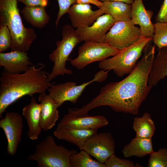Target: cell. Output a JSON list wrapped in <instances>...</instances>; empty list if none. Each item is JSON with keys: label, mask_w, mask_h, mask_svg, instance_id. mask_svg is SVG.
Listing matches in <instances>:
<instances>
[{"label": "cell", "mask_w": 167, "mask_h": 167, "mask_svg": "<svg viewBox=\"0 0 167 167\" xmlns=\"http://www.w3.org/2000/svg\"><path fill=\"white\" fill-rule=\"evenodd\" d=\"M148 167H167V148H160L150 154Z\"/></svg>", "instance_id": "4316f807"}, {"label": "cell", "mask_w": 167, "mask_h": 167, "mask_svg": "<svg viewBox=\"0 0 167 167\" xmlns=\"http://www.w3.org/2000/svg\"><path fill=\"white\" fill-rule=\"evenodd\" d=\"M59 10L55 21L56 26H58L59 21L62 17L67 13L70 7L73 4L77 3V0H58Z\"/></svg>", "instance_id": "f546056e"}, {"label": "cell", "mask_w": 167, "mask_h": 167, "mask_svg": "<svg viewBox=\"0 0 167 167\" xmlns=\"http://www.w3.org/2000/svg\"><path fill=\"white\" fill-rule=\"evenodd\" d=\"M45 67L39 63L18 74L3 70L0 78V116L8 106L23 96L46 93L52 85L49 79V74L44 70Z\"/></svg>", "instance_id": "7a4b0ae2"}, {"label": "cell", "mask_w": 167, "mask_h": 167, "mask_svg": "<svg viewBox=\"0 0 167 167\" xmlns=\"http://www.w3.org/2000/svg\"><path fill=\"white\" fill-rule=\"evenodd\" d=\"M33 64L27 52L12 51L0 53V66L3 70L10 73L18 74L25 72Z\"/></svg>", "instance_id": "2e32d148"}, {"label": "cell", "mask_w": 167, "mask_h": 167, "mask_svg": "<svg viewBox=\"0 0 167 167\" xmlns=\"http://www.w3.org/2000/svg\"><path fill=\"white\" fill-rule=\"evenodd\" d=\"M109 72L101 70L95 74L92 79L78 85L75 82L72 81L52 85L47 90L48 95L59 107L66 101L75 104L88 85L94 82H104L108 77Z\"/></svg>", "instance_id": "52a82bcc"}, {"label": "cell", "mask_w": 167, "mask_h": 167, "mask_svg": "<svg viewBox=\"0 0 167 167\" xmlns=\"http://www.w3.org/2000/svg\"><path fill=\"white\" fill-rule=\"evenodd\" d=\"M77 152L75 149L57 145L50 135L36 145L35 152L28 159L36 161L38 167H71L70 157Z\"/></svg>", "instance_id": "277c9868"}, {"label": "cell", "mask_w": 167, "mask_h": 167, "mask_svg": "<svg viewBox=\"0 0 167 167\" xmlns=\"http://www.w3.org/2000/svg\"><path fill=\"white\" fill-rule=\"evenodd\" d=\"M115 141L109 132L96 133L86 142L83 148L91 156L102 163L114 154Z\"/></svg>", "instance_id": "30bf717a"}, {"label": "cell", "mask_w": 167, "mask_h": 167, "mask_svg": "<svg viewBox=\"0 0 167 167\" xmlns=\"http://www.w3.org/2000/svg\"><path fill=\"white\" fill-rule=\"evenodd\" d=\"M104 164L106 167H136L140 166L139 164H135L132 161L119 158L114 154L110 156Z\"/></svg>", "instance_id": "83f0119b"}, {"label": "cell", "mask_w": 167, "mask_h": 167, "mask_svg": "<svg viewBox=\"0 0 167 167\" xmlns=\"http://www.w3.org/2000/svg\"><path fill=\"white\" fill-rule=\"evenodd\" d=\"M132 127L135 133V137L142 138H152L156 130L151 115L147 112L141 117L134 118Z\"/></svg>", "instance_id": "cb8c5ba5"}, {"label": "cell", "mask_w": 167, "mask_h": 167, "mask_svg": "<svg viewBox=\"0 0 167 167\" xmlns=\"http://www.w3.org/2000/svg\"><path fill=\"white\" fill-rule=\"evenodd\" d=\"M116 22L110 15L105 14L92 25L76 30L81 41L104 42L107 33Z\"/></svg>", "instance_id": "7c38bea8"}, {"label": "cell", "mask_w": 167, "mask_h": 167, "mask_svg": "<svg viewBox=\"0 0 167 167\" xmlns=\"http://www.w3.org/2000/svg\"><path fill=\"white\" fill-rule=\"evenodd\" d=\"M38 101L41 105L40 123L42 130L47 131L55 125L59 116L57 103L48 94H40Z\"/></svg>", "instance_id": "e0dca14e"}, {"label": "cell", "mask_w": 167, "mask_h": 167, "mask_svg": "<svg viewBox=\"0 0 167 167\" xmlns=\"http://www.w3.org/2000/svg\"><path fill=\"white\" fill-rule=\"evenodd\" d=\"M156 22L167 21V0H164L156 17Z\"/></svg>", "instance_id": "4dcf8cb0"}, {"label": "cell", "mask_w": 167, "mask_h": 167, "mask_svg": "<svg viewBox=\"0 0 167 167\" xmlns=\"http://www.w3.org/2000/svg\"><path fill=\"white\" fill-rule=\"evenodd\" d=\"M77 3L91 4L96 6L100 8L101 6L102 2L97 0H77Z\"/></svg>", "instance_id": "d6a6232c"}, {"label": "cell", "mask_w": 167, "mask_h": 167, "mask_svg": "<svg viewBox=\"0 0 167 167\" xmlns=\"http://www.w3.org/2000/svg\"><path fill=\"white\" fill-rule=\"evenodd\" d=\"M21 13L27 22L33 27L40 29L44 28L50 19L45 7L42 6H25L21 10Z\"/></svg>", "instance_id": "603a6c76"}, {"label": "cell", "mask_w": 167, "mask_h": 167, "mask_svg": "<svg viewBox=\"0 0 167 167\" xmlns=\"http://www.w3.org/2000/svg\"><path fill=\"white\" fill-rule=\"evenodd\" d=\"M154 151L152 138L135 137L124 146L122 152L126 158L132 156L142 157L148 154L150 155Z\"/></svg>", "instance_id": "44dd1931"}, {"label": "cell", "mask_w": 167, "mask_h": 167, "mask_svg": "<svg viewBox=\"0 0 167 167\" xmlns=\"http://www.w3.org/2000/svg\"><path fill=\"white\" fill-rule=\"evenodd\" d=\"M119 51L105 42L85 41L79 47L77 56L68 60L73 66L82 70L92 63L112 57Z\"/></svg>", "instance_id": "ba28073f"}, {"label": "cell", "mask_w": 167, "mask_h": 167, "mask_svg": "<svg viewBox=\"0 0 167 167\" xmlns=\"http://www.w3.org/2000/svg\"><path fill=\"white\" fill-rule=\"evenodd\" d=\"M152 40V38L141 37L112 57L100 62L98 66L101 70L109 71L112 70L118 77L129 74L136 66L147 45Z\"/></svg>", "instance_id": "5b68a950"}, {"label": "cell", "mask_w": 167, "mask_h": 167, "mask_svg": "<svg viewBox=\"0 0 167 167\" xmlns=\"http://www.w3.org/2000/svg\"><path fill=\"white\" fill-rule=\"evenodd\" d=\"M24 3L26 6L33 7L41 6L46 7L48 3L49 0H17Z\"/></svg>", "instance_id": "1f68e13d"}, {"label": "cell", "mask_w": 167, "mask_h": 167, "mask_svg": "<svg viewBox=\"0 0 167 167\" xmlns=\"http://www.w3.org/2000/svg\"><path fill=\"white\" fill-rule=\"evenodd\" d=\"M131 6V20L134 25L139 26L141 37L152 38L154 31L151 21L152 11L146 9L143 0H134Z\"/></svg>", "instance_id": "9a60e30c"}, {"label": "cell", "mask_w": 167, "mask_h": 167, "mask_svg": "<svg viewBox=\"0 0 167 167\" xmlns=\"http://www.w3.org/2000/svg\"><path fill=\"white\" fill-rule=\"evenodd\" d=\"M62 35V39L56 42V49L49 55L50 60L54 63L52 71L48 76L50 81L58 76L72 74L71 70L66 68V63L74 48L81 42L76 29L71 25H64Z\"/></svg>", "instance_id": "8992f818"}, {"label": "cell", "mask_w": 167, "mask_h": 167, "mask_svg": "<svg viewBox=\"0 0 167 167\" xmlns=\"http://www.w3.org/2000/svg\"><path fill=\"white\" fill-rule=\"evenodd\" d=\"M70 162L71 167H106L104 164L92 159L83 150L71 155Z\"/></svg>", "instance_id": "d4e9b609"}, {"label": "cell", "mask_w": 167, "mask_h": 167, "mask_svg": "<svg viewBox=\"0 0 167 167\" xmlns=\"http://www.w3.org/2000/svg\"><path fill=\"white\" fill-rule=\"evenodd\" d=\"M17 0H0V25L7 26L12 38L11 49L27 52L36 37L34 30L22 23Z\"/></svg>", "instance_id": "3957f363"}, {"label": "cell", "mask_w": 167, "mask_h": 167, "mask_svg": "<svg viewBox=\"0 0 167 167\" xmlns=\"http://www.w3.org/2000/svg\"><path fill=\"white\" fill-rule=\"evenodd\" d=\"M154 26L152 40L154 44L158 49L167 46V21L156 22Z\"/></svg>", "instance_id": "484cf974"}, {"label": "cell", "mask_w": 167, "mask_h": 167, "mask_svg": "<svg viewBox=\"0 0 167 167\" xmlns=\"http://www.w3.org/2000/svg\"><path fill=\"white\" fill-rule=\"evenodd\" d=\"M41 110V104H38L34 97L22 109V114L28 127L27 135L32 140L38 139L42 130L40 123Z\"/></svg>", "instance_id": "ac0fdd59"}, {"label": "cell", "mask_w": 167, "mask_h": 167, "mask_svg": "<svg viewBox=\"0 0 167 167\" xmlns=\"http://www.w3.org/2000/svg\"><path fill=\"white\" fill-rule=\"evenodd\" d=\"M101 2L104 1H116L121 2L129 4H132L134 0H97Z\"/></svg>", "instance_id": "836d02e7"}, {"label": "cell", "mask_w": 167, "mask_h": 167, "mask_svg": "<svg viewBox=\"0 0 167 167\" xmlns=\"http://www.w3.org/2000/svg\"><path fill=\"white\" fill-rule=\"evenodd\" d=\"M67 13L71 26L76 29L92 25L104 13L100 8L93 10L90 4L76 3L70 7Z\"/></svg>", "instance_id": "4fadbf2b"}, {"label": "cell", "mask_w": 167, "mask_h": 167, "mask_svg": "<svg viewBox=\"0 0 167 167\" xmlns=\"http://www.w3.org/2000/svg\"><path fill=\"white\" fill-rule=\"evenodd\" d=\"M23 127L22 117L18 112H7L0 121V127L7 141V152L13 156L16 154L20 142Z\"/></svg>", "instance_id": "8fae6325"}, {"label": "cell", "mask_w": 167, "mask_h": 167, "mask_svg": "<svg viewBox=\"0 0 167 167\" xmlns=\"http://www.w3.org/2000/svg\"><path fill=\"white\" fill-rule=\"evenodd\" d=\"M158 49L148 78V84L152 88L167 77V46Z\"/></svg>", "instance_id": "ffe728a7"}, {"label": "cell", "mask_w": 167, "mask_h": 167, "mask_svg": "<svg viewBox=\"0 0 167 167\" xmlns=\"http://www.w3.org/2000/svg\"><path fill=\"white\" fill-rule=\"evenodd\" d=\"M12 38L8 27L5 26H0V52L3 53L11 48Z\"/></svg>", "instance_id": "f1b7e54d"}, {"label": "cell", "mask_w": 167, "mask_h": 167, "mask_svg": "<svg viewBox=\"0 0 167 167\" xmlns=\"http://www.w3.org/2000/svg\"><path fill=\"white\" fill-rule=\"evenodd\" d=\"M100 8L116 22L131 19V4L121 2L104 1Z\"/></svg>", "instance_id": "7402d4cb"}, {"label": "cell", "mask_w": 167, "mask_h": 167, "mask_svg": "<svg viewBox=\"0 0 167 167\" xmlns=\"http://www.w3.org/2000/svg\"><path fill=\"white\" fill-rule=\"evenodd\" d=\"M141 37L139 28L131 19L116 22L107 33L104 42L120 51Z\"/></svg>", "instance_id": "9c48e42d"}, {"label": "cell", "mask_w": 167, "mask_h": 167, "mask_svg": "<svg viewBox=\"0 0 167 167\" xmlns=\"http://www.w3.org/2000/svg\"><path fill=\"white\" fill-rule=\"evenodd\" d=\"M108 124V120L104 116H90L88 114L77 116L68 113L62 118L57 126L97 130Z\"/></svg>", "instance_id": "5bb4252c"}, {"label": "cell", "mask_w": 167, "mask_h": 167, "mask_svg": "<svg viewBox=\"0 0 167 167\" xmlns=\"http://www.w3.org/2000/svg\"><path fill=\"white\" fill-rule=\"evenodd\" d=\"M97 130L79 129L65 126H57L54 135L76 146L81 150L87 141L97 133Z\"/></svg>", "instance_id": "d6986e66"}, {"label": "cell", "mask_w": 167, "mask_h": 167, "mask_svg": "<svg viewBox=\"0 0 167 167\" xmlns=\"http://www.w3.org/2000/svg\"><path fill=\"white\" fill-rule=\"evenodd\" d=\"M143 52L141 60L126 77L102 87L98 94L89 103L80 108H75V115H87L90 110L102 106H109L117 112L139 114L141 105L152 88L148 80L155 57L154 45L148 43Z\"/></svg>", "instance_id": "6da1fadb"}]
</instances>
